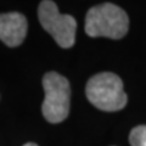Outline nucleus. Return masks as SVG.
Masks as SVG:
<instances>
[{
	"instance_id": "nucleus-1",
	"label": "nucleus",
	"mask_w": 146,
	"mask_h": 146,
	"mask_svg": "<svg viewBox=\"0 0 146 146\" xmlns=\"http://www.w3.org/2000/svg\"><path fill=\"white\" fill-rule=\"evenodd\" d=\"M129 28L125 11L111 3L91 7L85 17V33L91 38L105 36L111 39L123 38Z\"/></svg>"
},
{
	"instance_id": "nucleus-2",
	"label": "nucleus",
	"mask_w": 146,
	"mask_h": 146,
	"mask_svg": "<svg viewBox=\"0 0 146 146\" xmlns=\"http://www.w3.org/2000/svg\"><path fill=\"white\" fill-rule=\"evenodd\" d=\"M85 94L91 105L106 112L124 108L128 100L122 79L111 72H102L91 77L86 83Z\"/></svg>"
},
{
	"instance_id": "nucleus-3",
	"label": "nucleus",
	"mask_w": 146,
	"mask_h": 146,
	"mask_svg": "<svg viewBox=\"0 0 146 146\" xmlns=\"http://www.w3.org/2000/svg\"><path fill=\"white\" fill-rule=\"evenodd\" d=\"M43 88L45 99L42 112L50 123L65 121L70 113L71 86L70 82L56 72H48L43 77Z\"/></svg>"
},
{
	"instance_id": "nucleus-4",
	"label": "nucleus",
	"mask_w": 146,
	"mask_h": 146,
	"mask_svg": "<svg viewBox=\"0 0 146 146\" xmlns=\"http://www.w3.org/2000/svg\"><path fill=\"white\" fill-rule=\"evenodd\" d=\"M38 17L42 27L52 36L61 48L68 49L76 42L77 22L71 15L60 13L57 5L50 0L39 4Z\"/></svg>"
},
{
	"instance_id": "nucleus-5",
	"label": "nucleus",
	"mask_w": 146,
	"mask_h": 146,
	"mask_svg": "<svg viewBox=\"0 0 146 146\" xmlns=\"http://www.w3.org/2000/svg\"><path fill=\"white\" fill-rule=\"evenodd\" d=\"M27 27V20L22 13H0V40L7 46L15 48L23 43Z\"/></svg>"
},
{
	"instance_id": "nucleus-6",
	"label": "nucleus",
	"mask_w": 146,
	"mask_h": 146,
	"mask_svg": "<svg viewBox=\"0 0 146 146\" xmlns=\"http://www.w3.org/2000/svg\"><path fill=\"white\" fill-rule=\"evenodd\" d=\"M130 146H146V125H138L129 134Z\"/></svg>"
},
{
	"instance_id": "nucleus-7",
	"label": "nucleus",
	"mask_w": 146,
	"mask_h": 146,
	"mask_svg": "<svg viewBox=\"0 0 146 146\" xmlns=\"http://www.w3.org/2000/svg\"><path fill=\"white\" fill-rule=\"evenodd\" d=\"M23 146H38V145L34 144V143H27V144H25Z\"/></svg>"
}]
</instances>
